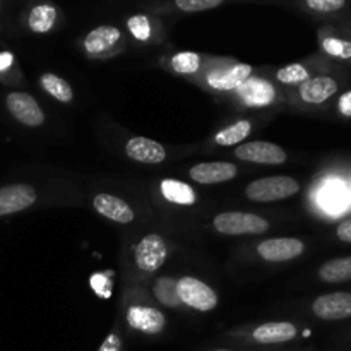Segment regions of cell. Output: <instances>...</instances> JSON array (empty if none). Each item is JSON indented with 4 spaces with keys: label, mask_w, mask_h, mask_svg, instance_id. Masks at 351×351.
<instances>
[{
    "label": "cell",
    "mask_w": 351,
    "mask_h": 351,
    "mask_svg": "<svg viewBox=\"0 0 351 351\" xmlns=\"http://www.w3.org/2000/svg\"><path fill=\"white\" fill-rule=\"evenodd\" d=\"M300 191V184L291 177H266L247 185L245 195L256 202H273L288 199Z\"/></svg>",
    "instance_id": "6da1fadb"
},
{
    "label": "cell",
    "mask_w": 351,
    "mask_h": 351,
    "mask_svg": "<svg viewBox=\"0 0 351 351\" xmlns=\"http://www.w3.org/2000/svg\"><path fill=\"white\" fill-rule=\"evenodd\" d=\"M213 223L223 235H261L269 230L267 219L250 213H221Z\"/></svg>",
    "instance_id": "7a4b0ae2"
},
{
    "label": "cell",
    "mask_w": 351,
    "mask_h": 351,
    "mask_svg": "<svg viewBox=\"0 0 351 351\" xmlns=\"http://www.w3.org/2000/svg\"><path fill=\"white\" fill-rule=\"evenodd\" d=\"M175 288H177L178 300L182 304L189 305V307L195 308V311L208 312L213 311L218 305V295H216V291L206 283H202V281L195 280V278H182V280L177 281Z\"/></svg>",
    "instance_id": "3957f363"
},
{
    "label": "cell",
    "mask_w": 351,
    "mask_h": 351,
    "mask_svg": "<svg viewBox=\"0 0 351 351\" xmlns=\"http://www.w3.org/2000/svg\"><path fill=\"white\" fill-rule=\"evenodd\" d=\"M168 256V249L165 240L158 233H149L144 237L134 250L136 264L144 273H154L165 264Z\"/></svg>",
    "instance_id": "277c9868"
},
{
    "label": "cell",
    "mask_w": 351,
    "mask_h": 351,
    "mask_svg": "<svg viewBox=\"0 0 351 351\" xmlns=\"http://www.w3.org/2000/svg\"><path fill=\"white\" fill-rule=\"evenodd\" d=\"M5 105L10 115L17 122L24 123L27 127H38L45 122V113L36 103V99L27 93L14 91L5 96Z\"/></svg>",
    "instance_id": "5b68a950"
},
{
    "label": "cell",
    "mask_w": 351,
    "mask_h": 351,
    "mask_svg": "<svg viewBox=\"0 0 351 351\" xmlns=\"http://www.w3.org/2000/svg\"><path fill=\"white\" fill-rule=\"evenodd\" d=\"M235 156L239 160L257 165H283L287 161V153L283 147L273 143H264V141L240 144L235 149Z\"/></svg>",
    "instance_id": "8992f818"
},
{
    "label": "cell",
    "mask_w": 351,
    "mask_h": 351,
    "mask_svg": "<svg viewBox=\"0 0 351 351\" xmlns=\"http://www.w3.org/2000/svg\"><path fill=\"white\" fill-rule=\"evenodd\" d=\"M312 312L322 321H343L351 317V293L336 291V293L321 295L312 304Z\"/></svg>",
    "instance_id": "52a82bcc"
},
{
    "label": "cell",
    "mask_w": 351,
    "mask_h": 351,
    "mask_svg": "<svg viewBox=\"0 0 351 351\" xmlns=\"http://www.w3.org/2000/svg\"><path fill=\"white\" fill-rule=\"evenodd\" d=\"M305 243L298 239H269L257 245V252L269 263H285L304 254Z\"/></svg>",
    "instance_id": "ba28073f"
},
{
    "label": "cell",
    "mask_w": 351,
    "mask_h": 351,
    "mask_svg": "<svg viewBox=\"0 0 351 351\" xmlns=\"http://www.w3.org/2000/svg\"><path fill=\"white\" fill-rule=\"evenodd\" d=\"M36 191L27 184H12L0 189V216L14 215L36 202Z\"/></svg>",
    "instance_id": "9c48e42d"
},
{
    "label": "cell",
    "mask_w": 351,
    "mask_h": 351,
    "mask_svg": "<svg viewBox=\"0 0 351 351\" xmlns=\"http://www.w3.org/2000/svg\"><path fill=\"white\" fill-rule=\"evenodd\" d=\"M127 322L130 328L144 335H158L165 328V315L153 307L134 305L127 312Z\"/></svg>",
    "instance_id": "30bf717a"
},
{
    "label": "cell",
    "mask_w": 351,
    "mask_h": 351,
    "mask_svg": "<svg viewBox=\"0 0 351 351\" xmlns=\"http://www.w3.org/2000/svg\"><path fill=\"white\" fill-rule=\"evenodd\" d=\"M237 95L249 106H266L274 101L276 89L263 77H249L237 88Z\"/></svg>",
    "instance_id": "8fae6325"
},
{
    "label": "cell",
    "mask_w": 351,
    "mask_h": 351,
    "mask_svg": "<svg viewBox=\"0 0 351 351\" xmlns=\"http://www.w3.org/2000/svg\"><path fill=\"white\" fill-rule=\"evenodd\" d=\"M237 177V167L226 161H213V163H199L191 168V178L199 184H223Z\"/></svg>",
    "instance_id": "7c38bea8"
},
{
    "label": "cell",
    "mask_w": 351,
    "mask_h": 351,
    "mask_svg": "<svg viewBox=\"0 0 351 351\" xmlns=\"http://www.w3.org/2000/svg\"><path fill=\"white\" fill-rule=\"evenodd\" d=\"M339 84L336 79L329 77V75H317V77H311L300 84V96L304 101L311 103V105H321V103L328 101L331 96L338 93Z\"/></svg>",
    "instance_id": "4fadbf2b"
},
{
    "label": "cell",
    "mask_w": 351,
    "mask_h": 351,
    "mask_svg": "<svg viewBox=\"0 0 351 351\" xmlns=\"http://www.w3.org/2000/svg\"><path fill=\"white\" fill-rule=\"evenodd\" d=\"M96 211L105 218L112 219V221L120 223V225H127L134 219V211L123 199L117 197L112 194H98L93 201Z\"/></svg>",
    "instance_id": "5bb4252c"
},
{
    "label": "cell",
    "mask_w": 351,
    "mask_h": 351,
    "mask_svg": "<svg viewBox=\"0 0 351 351\" xmlns=\"http://www.w3.org/2000/svg\"><path fill=\"white\" fill-rule=\"evenodd\" d=\"M127 154L132 158L134 161L146 165H158L165 161L167 158V151L156 141H151L147 137H132L125 146Z\"/></svg>",
    "instance_id": "9a60e30c"
},
{
    "label": "cell",
    "mask_w": 351,
    "mask_h": 351,
    "mask_svg": "<svg viewBox=\"0 0 351 351\" xmlns=\"http://www.w3.org/2000/svg\"><path fill=\"white\" fill-rule=\"evenodd\" d=\"M297 326L291 322H267L252 332V338L261 345H280V343L291 341L297 338Z\"/></svg>",
    "instance_id": "2e32d148"
},
{
    "label": "cell",
    "mask_w": 351,
    "mask_h": 351,
    "mask_svg": "<svg viewBox=\"0 0 351 351\" xmlns=\"http://www.w3.org/2000/svg\"><path fill=\"white\" fill-rule=\"evenodd\" d=\"M122 34L117 27L113 26H99L88 33L84 38V50L89 55H101L105 51L112 50L117 43L120 41Z\"/></svg>",
    "instance_id": "e0dca14e"
},
{
    "label": "cell",
    "mask_w": 351,
    "mask_h": 351,
    "mask_svg": "<svg viewBox=\"0 0 351 351\" xmlns=\"http://www.w3.org/2000/svg\"><path fill=\"white\" fill-rule=\"evenodd\" d=\"M252 67L249 64H237L225 72H215L208 77V82L216 89L228 91V89H237L242 82L250 77Z\"/></svg>",
    "instance_id": "ac0fdd59"
},
{
    "label": "cell",
    "mask_w": 351,
    "mask_h": 351,
    "mask_svg": "<svg viewBox=\"0 0 351 351\" xmlns=\"http://www.w3.org/2000/svg\"><path fill=\"white\" fill-rule=\"evenodd\" d=\"M319 278L326 283H346L351 281V256L338 257L324 263L319 269Z\"/></svg>",
    "instance_id": "d6986e66"
},
{
    "label": "cell",
    "mask_w": 351,
    "mask_h": 351,
    "mask_svg": "<svg viewBox=\"0 0 351 351\" xmlns=\"http://www.w3.org/2000/svg\"><path fill=\"white\" fill-rule=\"evenodd\" d=\"M161 194L175 204L191 206L195 202L194 189L184 182L173 180V178H167V180L161 182Z\"/></svg>",
    "instance_id": "ffe728a7"
},
{
    "label": "cell",
    "mask_w": 351,
    "mask_h": 351,
    "mask_svg": "<svg viewBox=\"0 0 351 351\" xmlns=\"http://www.w3.org/2000/svg\"><path fill=\"white\" fill-rule=\"evenodd\" d=\"M319 202H321L322 209H326L328 213H341L346 206V195L345 189L338 182H329L328 185H324L319 194Z\"/></svg>",
    "instance_id": "44dd1931"
},
{
    "label": "cell",
    "mask_w": 351,
    "mask_h": 351,
    "mask_svg": "<svg viewBox=\"0 0 351 351\" xmlns=\"http://www.w3.org/2000/svg\"><path fill=\"white\" fill-rule=\"evenodd\" d=\"M55 19H57V9L48 3H41L31 10L29 17H27V26L34 33H47L53 27Z\"/></svg>",
    "instance_id": "7402d4cb"
},
{
    "label": "cell",
    "mask_w": 351,
    "mask_h": 351,
    "mask_svg": "<svg viewBox=\"0 0 351 351\" xmlns=\"http://www.w3.org/2000/svg\"><path fill=\"white\" fill-rule=\"evenodd\" d=\"M41 86H43V89L48 95L53 96L55 99H58L62 103H69L74 98V93H72V88L69 86V82L55 74L41 75Z\"/></svg>",
    "instance_id": "603a6c76"
},
{
    "label": "cell",
    "mask_w": 351,
    "mask_h": 351,
    "mask_svg": "<svg viewBox=\"0 0 351 351\" xmlns=\"http://www.w3.org/2000/svg\"><path fill=\"white\" fill-rule=\"evenodd\" d=\"M250 130H252L250 122H247V120H240V122L219 130V132L216 134L215 141L216 144H219V146H233V144L242 143L245 137H249Z\"/></svg>",
    "instance_id": "cb8c5ba5"
},
{
    "label": "cell",
    "mask_w": 351,
    "mask_h": 351,
    "mask_svg": "<svg viewBox=\"0 0 351 351\" xmlns=\"http://www.w3.org/2000/svg\"><path fill=\"white\" fill-rule=\"evenodd\" d=\"M199 65H201V58L194 51H180L171 58V67L178 74H194L199 71Z\"/></svg>",
    "instance_id": "d4e9b609"
},
{
    "label": "cell",
    "mask_w": 351,
    "mask_h": 351,
    "mask_svg": "<svg viewBox=\"0 0 351 351\" xmlns=\"http://www.w3.org/2000/svg\"><path fill=\"white\" fill-rule=\"evenodd\" d=\"M278 81L283 84H304L311 79L308 71L302 64H290L278 71Z\"/></svg>",
    "instance_id": "484cf974"
},
{
    "label": "cell",
    "mask_w": 351,
    "mask_h": 351,
    "mask_svg": "<svg viewBox=\"0 0 351 351\" xmlns=\"http://www.w3.org/2000/svg\"><path fill=\"white\" fill-rule=\"evenodd\" d=\"M322 48L326 53L331 57L341 58V60H348L351 58V41L341 40V38H324L322 40Z\"/></svg>",
    "instance_id": "4316f807"
},
{
    "label": "cell",
    "mask_w": 351,
    "mask_h": 351,
    "mask_svg": "<svg viewBox=\"0 0 351 351\" xmlns=\"http://www.w3.org/2000/svg\"><path fill=\"white\" fill-rule=\"evenodd\" d=\"M129 31L132 33V36L139 41H147L151 38V23L147 19V16L144 14H139V16L130 17L129 23Z\"/></svg>",
    "instance_id": "83f0119b"
},
{
    "label": "cell",
    "mask_w": 351,
    "mask_h": 351,
    "mask_svg": "<svg viewBox=\"0 0 351 351\" xmlns=\"http://www.w3.org/2000/svg\"><path fill=\"white\" fill-rule=\"evenodd\" d=\"M154 295H156L163 304L170 305V307L180 304L177 295V288H175V285L171 283L170 280H158L156 288H154Z\"/></svg>",
    "instance_id": "f1b7e54d"
},
{
    "label": "cell",
    "mask_w": 351,
    "mask_h": 351,
    "mask_svg": "<svg viewBox=\"0 0 351 351\" xmlns=\"http://www.w3.org/2000/svg\"><path fill=\"white\" fill-rule=\"evenodd\" d=\"M175 5L184 12H201L223 5V0H177Z\"/></svg>",
    "instance_id": "f546056e"
},
{
    "label": "cell",
    "mask_w": 351,
    "mask_h": 351,
    "mask_svg": "<svg viewBox=\"0 0 351 351\" xmlns=\"http://www.w3.org/2000/svg\"><path fill=\"white\" fill-rule=\"evenodd\" d=\"M346 5L345 0H307L308 9L321 14H332L341 10Z\"/></svg>",
    "instance_id": "4dcf8cb0"
},
{
    "label": "cell",
    "mask_w": 351,
    "mask_h": 351,
    "mask_svg": "<svg viewBox=\"0 0 351 351\" xmlns=\"http://www.w3.org/2000/svg\"><path fill=\"white\" fill-rule=\"evenodd\" d=\"M98 351H122V339H120L119 335L112 332V335L106 336V339L99 346Z\"/></svg>",
    "instance_id": "1f68e13d"
},
{
    "label": "cell",
    "mask_w": 351,
    "mask_h": 351,
    "mask_svg": "<svg viewBox=\"0 0 351 351\" xmlns=\"http://www.w3.org/2000/svg\"><path fill=\"white\" fill-rule=\"evenodd\" d=\"M336 235H338V239L341 242L351 243V218L339 223L338 228H336Z\"/></svg>",
    "instance_id": "d6a6232c"
},
{
    "label": "cell",
    "mask_w": 351,
    "mask_h": 351,
    "mask_svg": "<svg viewBox=\"0 0 351 351\" xmlns=\"http://www.w3.org/2000/svg\"><path fill=\"white\" fill-rule=\"evenodd\" d=\"M12 64H14L12 53H10V51H2V53H0V72L7 71Z\"/></svg>",
    "instance_id": "836d02e7"
},
{
    "label": "cell",
    "mask_w": 351,
    "mask_h": 351,
    "mask_svg": "<svg viewBox=\"0 0 351 351\" xmlns=\"http://www.w3.org/2000/svg\"><path fill=\"white\" fill-rule=\"evenodd\" d=\"M339 108H341V112L345 113V115H351V91L346 93V95L339 99Z\"/></svg>",
    "instance_id": "e575fe53"
},
{
    "label": "cell",
    "mask_w": 351,
    "mask_h": 351,
    "mask_svg": "<svg viewBox=\"0 0 351 351\" xmlns=\"http://www.w3.org/2000/svg\"><path fill=\"white\" fill-rule=\"evenodd\" d=\"M215 351H230V350H215Z\"/></svg>",
    "instance_id": "d590c367"
},
{
    "label": "cell",
    "mask_w": 351,
    "mask_h": 351,
    "mask_svg": "<svg viewBox=\"0 0 351 351\" xmlns=\"http://www.w3.org/2000/svg\"><path fill=\"white\" fill-rule=\"evenodd\" d=\"M0 9H2V3H0Z\"/></svg>",
    "instance_id": "8d00e7d4"
}]
</instances>
